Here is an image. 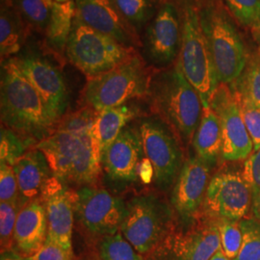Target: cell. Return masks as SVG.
Listing matches in <instances>:
<instances>
[{
    "instance_id": "obj_25",
    "label": "cell",
    "mask_w": 260,
    "mask_h": 260,
    "mask_svg": "<svg viewBox=\"0 0 260 260\" xmlns=\"http://www.w3.org/2000/svg\"><path fill=\"white\" fill-rule=\"evenodd\" d=\"M75 19V0L54 2L45 34L47 46L59 54L65 53Z\"/></svg>"
},
{
    "instance_id": "obj_32",
    "label": "cell",
    "mask_w": 260,
    "mask_h": 260,
    "mask_svg": "<svg viewBox=\"0 0 260 260\" xmlns=\"http://www.w3.org/2000/svg\"><path fill=\"white\" fill-rule=\"evenodd\" d=\"M117 8L133 28L140 27L153 14V0H114Z\"/></svg>"
},
{
    "instance_id": "obj_5",
    "label": "cell",
    "mask_w": 260,
    "mask_h": 260,
    "mask_svg": "<svg viewBox=\"0 0 260 260\" xmlns=\"http://www.w3.org/2000/svg\"><path fill=\"white\" fill-rule=\"evenodd\" d=\"M199 15L218 82L228 85L236 82L249 58L233 20L218 0H207L199 10Z\"/></svg>"
},
{
    "instance_id": "obj_21",
    "label": "cell",
    "mask_w": 260,
    "mask_h": 260,
    "mask_svg": "<svg viewBox=\"0 0 260 260\" xmlns=\"http://www.w3.org/2000/svg\"><path fill=\"white\" fill-rule=\"evenodd\" d=\"M13 168L20 197L26 202L40 198L47 180L52 177L46 155L36 147L20 156Z\"/></svg>"
},
{
    "instance_id": "obj_6",
    "label": "cell",
    "mask_w": 260,
    "mask_h": 260,
    "mask_svg": "<svg viewBox=\"0 0 260 260\" xmlns=\"http://www.w3.org/2000/svg\"><path fill=\"white\" fill-rule=\"evenodd\" d=\"M174 229V211L153 192L134 196L126 203L120 232L142 255L156 250Z\"/></svg>"
},
{
    "instance_id": "obj_34",
    "label": "cell",
    "mask_w": 260,
    "mask_h": 260,
    "mask_svg": "<svg viewBox=\"0 0 260 260\" xmlns=\"http://www.w3.org/2000/svg\"><path fill=\"white\" fill-rule=\"evenodd\" d=\"M234 18L251 29L260 27V0H224Z\"/></svg>"
},
{
    "instance_id": "obj_3",
    "label": "cell",
    "mask_w": 260,
    "mask_h": 260,
    "mask_svg": "<svg viewBox=\"0 0 260 260\" xmlns=\"http://www.w3.org/2000/svg\"><path fill=\"white\" fill-rule=\"evenodd\" d=\"M147 98L150 109L179 141L193 142L202 118L203 103L178 66L153 75Z\"/></svg>"
},
{
    "instance_id": "obj_28",
    "label": "cell",
    "mask_w": 260,
    "mask_h": 260,
    "mask_svg": "<svg viewBox=\"0 0 260 260\" xmlns=\"http://www.w3.org/2000/svg\"><path fill=\"white\" fill-rule=\"evenodd\" d=\"M233 85L240 93L260 108V56L248 59L244 72Z\"/></svg>"
},
{
    "instance_id": "obj_29",
    "label": "cell",
    "mask_w": 260,
    "mask_h": 260,
    "mask_svg": "<svg viewBox=\"0 0 260 260\" xmlns=\"http://www.w3.org/2000/svg\"><path fill=\"white\" fill-rule=\"evenodd\" d=\"M243 242L238 255L233 260H260V220L246 217L240 221Z\"/></svg>"
},
{
    "instance_id": "obj_14",
    "label": "cell",
    "mask_w": 260,
    "mask_h": 260,
    "mask_svg": "<svg viewBox=\"0 0 260 260\" xmlns=\"http://www.w3.org/2000/svg\"><path fill=\"white\" fill-rule=\"evenodd\" d=\"M13 59L42 96L53 120L59 122L69 106V91L60 70L38 54L15 56Z\"/></svg>"
},
{
    "instance_id": "obj_44",
    "label": "cell",
    "mask_w": 260,
    "mask_h": 260,
    "mask_svg": "<svg viewBox=\"0 0 260 260\" xmlns=\"http://www.w3.org/2000/svg\"><path fill=\"white\" fill-rule=\"evenodd\" d=\"M54 2H58V3H65V2H68V1H72V0H53Z\"/></svg>"
},
{
    "instance_id": "obj_20",
    "label": "cell",
    "mask_w": 260,
    "mask_h": 260,
    "mask_svg": "<svg viewBox=\"0 0 260 260\" xmlns=\"http://www.w3.org/2000/svg\"><path fill=\"white\" fill-rule=\"evenodd\" d=\"M47 217L41 198L28 202L18 215L13 238V250L28 257L36 253L47 241Z\"/></svg>"
},
{
    "instance_id": "obj_12",
    "label": "cell",
    "mask_w": 260,
    "mask_h": 260,
    "mask_svg": "<svg viewBox=\"0 0 260 260\" xmlns=\"http://www.w3.org/2000/svg\"><path fill=\"white\" fill-rule=\"evenodd\" d=\"M126 204L98 185L83 186L75 191V216L84 230L95 237L120 232Z\"/></svg>"
},
{
    "instance_id": "obj_40",
    "label": "cell",
    "mask_w": 260,
    "mask_h": 260,
    "mask_svg": "<svg viewBox=\"0 0 260 260\" xmlns=\"http://www.w3.org/2000/svg\"><path fill=\"white\" fill-rule=\"evenodd\" d=\"M0 260H26V257L12 249V250L1 251Z\"/></svg>"
},
{
    "instance_id": "obj_13",
    "label": "cell",
    "mask_w": 260,
    "mask_h": 260,
    "mask_svg": "<svg viewBox=\"0 0 260 260\" xmlns=\"http://www.w3.org/2000/svg\"><path fill=\"white\" fill-rule=\"evenodd\" d=\"M209 106L221 123L222 158L231 162L247 160L253 153V146L242 117L236 87L233 84H219Z\"/></svg>"
},
{
    "instance_id": "obj_30",
    "label": "cell",
    "mask_w": 260,
    "mask_h": 260,
    "mask_svg": "<svg viewBox=\"0 0 260 260\" xmlns=\"http://www.w3.org/2000/svg\"><path fill=\"white\" fill-rule=\"evenodd\" d=\"M21 197L19 201L6 203H0V241L1 251L13 249L14 231L18 215L21 208L27 204Z\"/></svg>"
},
{
    "instance_id": "obj_41",
    "label": "cell",
    "mask_w": 260,
    "mask_h": 260,
    "mask_svg": "<svg viewBox=\"0 0 260 260\" xmlns=\"http://www.w3.org/2000/svg\"><path fill=\"white\" fill-rule=\"evenodd\" d=\"M209 260H232L230 259L223 252V250L220 248L218 251L214 253Z\"/></svg>"
},
{
    "instance_id": "obj_4",
    "label": "cell",
    "mask_w": 260,
    "mask_h": 260,
    "mask_svg": "<svg viewBox=\"0 0 260 260\" xmlns=\"http://www.w3.org/2000/svg\"><path fill=\"white\" fill-rule=\"evenodd\" d=\"M154 74L135 52L110 71L88 78L83 90V103L95 112L147 98Z\"/></svg>"
},
{
    "instance_id": "obj_43",
    "label": "cell",
    "mask_w": 260,
    "mask_h": 260,
    "mask_svg": "<svg viewBox=\"0 0 260 260\" xmlns=\"http://www.w3.org/2000/svg\"><path fill=\"white\" fill-rule=\"evenodd\" d=\"M77 260H102V258L101 257H95V256H93V255H86V256L80 257L79 259Z\"/></svg>"
},
{
    "instance_id": "obj_15",
    "label": "cell",
    "mask_w": 260,
    "mask_h": 260,
    "mask_svg": "<svg viewBox=\"0 0 260 260\" xmlns=\"http://www.w3.org/2000/svg\"><path fill=\"white\" fill-rule=\"evenodd\" d=\"M41 200L47 211V241L53 242L71 253L75 222V191L58 177H50L44 187Z\"/></svg>"
},
{
    "instance_id": "obj_36",
    "label": "cell",
    "mask_w": 260,
    "mask_h": 260,
    "mask_svg": "<svg viewBox=\"0 0 260 260\" xmlns=\"http://www.w3.org/2000/svg\"><path fill=\"white\" fill-rule=\"evenodd\" d=\"M20 198L19 184L13 166L0 163V203L17 202Z\"/></svg>"
},
{
    "instance_id": "obj_11",
    "label": "cell",
    "mask_w": 260,
    "mask_h": 260,
    "mask_svg": "<svg viewBox=\"0 0 260 260\" xmlns=\"http://www.w3.org/2000/svg\"><path fill=\"white\" fill-rule=\"evenodd\" d=\"M251 205L252 192L243 173L222 169L210 178L201 213L215 220L241 221L248 217Z\"/></svg>"
},
{
    "instance_id": "obj_19",
    "label": "cell",
    "mask_w": 260,
    "mask_h": 260,
    "mask_svg": "<svg viewBox=\"0 0 260 260\" xmlns=\"http://www.w3.org/2000/svg\"><path fill=\"white\" fill-rule=\"evenodd\" d=\"M180 35L177 10L165 3L146 31L145 47L150 62L156 66L169 65L177 56Z\"/></svg>"
},
{
    "instance_id": "obj_24",
    "label": "cell",
    "mask_w": 260,
    "mask_h": 260,
    "mask_svg": "<svg viewBox=\"0 0 260 260\" xmlns=\"http://www.w3.org/2000/svg\"><path fill=\"white\" fill-rule=\"evenodd\" d=\"M138 116V108L128 104L98 112L95 129L102 156L119 137L121 131Z\"/></svg>"
},
{
    "instance_id": "obj_22",
    "label": "cell",
    "mask_w": 260,
    "mask_h": 260,
    "mask_svg": "<svg viewBox=\"0 0 260 260\" xmlns=\"http://www.w3.org/2000/svg\"><path fill=\"white\" fill-rule=\"evenodd\" d=\"M196 156L211 167L222 157L223 137L220 120L210 106H203L202 118L193 138Z\"/></svg>"
},
{
    "instance_id": "obj_10",
    "label": "cell",
    "mask_w": 260,
    "mask_h": 260,
    "mask_svg": "<svg viewBox=\"0 0 260 260\" xmlns=\"http://www.w3.org/2000/svg\"><path fill=\"white\" fill-rule=\"evenodd\" d=\"M220 248L217 220L200 213L184 230L174 226L149 255L152 260H209Z\"/></svg>"
},
{
    "instance_id": "obj_37",
    "label": "cell",
    "mask_w": 260,
    "mask_h": 260,
    "mask_svg": "<svg viewBox=\"0 0 260 260\" xmlns=\"http://www.w3.org/2000/svg\"><path fill=\"white\" fill-rule=\"evenodd\" d=\"M243 176L247 183L250 186L251 192L260 189V149L252 153L250 157L244 162Z\"/></svg>"
},
{
    "instance_id": "obj_33",
    "label": "cell",
    "mask_w": 260,
    "mask_h": 260,
    "mask_svg": "<svg viewBox=\"0 0 260 260\" xmlns=\"http://www.w3.org/2000/svg\"><path fill=\"white\" fill-rule=\"evenodd\" d=\"M220 233L221 249L224 254L233 260L239 253L243 242L240 221L217 220Z\"/></svg>"
},
{
    "instance_id": "obj_39",
    "label": "cell",
    "mask_w": 260,
    "mask_h": 260,
    "mask_svg": "<svg viewBox=\"0 0 260 260\" xmlns=\"http://www.w3.org/2000/svg\"><path fill=\"white\" fill-rule=\"evenodd\" d=\"M251 211L253 214V217L260 220V189L252 193Z\"/></svg>"
},
{
    "instance_id": "obj_31",
    "label": "cell",
    "mask_w": 260,
    "mask_h": 260,
    "mask_svg": "<svg viewBox=\"0 0 260 260\" xmlns=\"http://www.w3.org/2000/svg\"><path fill=\"white\" fill-rule=\"evenodd\" d=\"M36 147L16 132L1 126L0 162L14 166L17 160L27 150Z\"/></svg>"
},
{
    "instance_id": "obj_42",
    "label": "cell",
    "mask_w": 260,
    "mask_h": 260,
    "mask_svg": "<svg viewBox=\"0 0 260 260\" xmlns=\"http://www.w3.org/2000/svg\"><path fill=\"white\" fill-rule=\"evenodd\" d=\"M252 33H253V36L255 38V40L257 41L260 47V27L252 29Z\"/></svg>"
},
{
    "instance_id": "obj_38",
    "label": "cell",
    "mask_w": 260,
    "mask_h": 260,
    "mask_svg": "<svg viewBox=\"0 0 260 260\" xmlns=\"http://www.w3.org/2000/svg\"><path fill=\"white\" fill-rule=\"evenodd\" d=\"M26 260H74V253L64 250L55 243L46 241L45 245Z\"/></svg>"
},
{
    "instance_id": "obj_27",
    "label": "cell",
    "mask_w": 260,
    "mask_h": 260,
    "mask_svg": "<svg viewBox=\"0 0 260 260\" xmlns=\"http://www.w3.org/2000/svg\"><path fill=\"white\" fill-rule=\"evenodd\" d=\"M99 252L102 260H144L121 232L102 238Z\"/></svg>"
},
{
    "instance_id": "obj_2",
    "label": "cell",
    "mask_w": 260,
    "mask_h": 260,
    "mask_svg": "<svg viewBox=\"0 0 260 260\" xmlns=\"http://www.w3.org/2000/svg\"><path fill=\"white\" fill-rule=\"evenodd\" d=\"M0 117L1 126L35 146L47 138L58 123L13 58L1 62Z\"/></svg>"
},
{
    "instance_id": "obj_23",
    "label": "cell",
    "mask_w": 260,
    "mask_h": 260,
    "mask_svg": "<svg viewBox=\"0 0 260 260\" xmlns=\"http://www.w3.org/2000/svg\"><path fill=\"white\" fill-rule=\"evenodd\" d=\"M27 23L11 0H1L0 10V55L1 62L17 55L26 39Z\"/></svg>"
},
{
    "instance_id": "obj_16",
    "label": "cell",
    "mask_w": 260,
    "mask_h": 260,
    "mask_svg": "<svg viewBox=\"0 0 260 260\" xmlns=\"http://www.w3.org/2000/svg\"><path fill=\"white\" fill-rule=\"evenodd\" d=\"M211 166L202 159H186L174 184L172 205L184 223L196 220L201 213L207 186L210 181Z\"/></svg>"
},
{
    "instance_id": "obj_17",
    "label": "cell",
    "mask_w": 260,
    "mask_h": 260,
    "mask_svg": "<svg viewBox=\"0 0 260 260\" xmlns=\"http://www.w3.org/2000/svg\"><path fill=\"white\" fill-rule=\"evenodd\" d=\"M144 151L136 125H127L102 156L103 171L116 183H136Z\"/></svg>"
},
{
    "instance_id": "obj_9",
    "label": "cell",
    "mask_w": 260,
    "mask_h": 260,
    "mask_svg": "<svg viewBox=\"0 0 260 260\" xmlns=\"http://www.w3.org/2000/svg\"><path fill=\"white\" fill-rule=\"evenodd\" d=\"M144 156L153 169V182L166 192L175 184L183 166V154L175 132L159 118H141L136 123Z\"/></svg>"
},
{
    "instance_id": "obj_7",
    "label": "cell",
    "mask_w": 260,
    "mask_h": 260,
    "mask_svg": "<svg viewBox=\"0 0 260 260\" xmlns=\"http://www.w3.org/2000/svg\"><path fill=\"white\" fill-rule=\"evenodd\" d=\"M135 52L134 47L86 25L75 17L65 54L73 65L91 78L120 65Z\"/></svg>"
},
{
    "instance_id": "obj_35",
    "label": "cell",
    "mask_w": 260,
    "mask_h": 260,
    "mask_svg": "<svg viewBox=\"0 0 260 260\" xmlns=\"http://www.w3.org/2000/svg\"><path fill=\"white\" fill-rule=\"evenodd\" d=\"M238 93L242 117L251 137L254 153L260 149V108L239 91Z\"/></svg>"
},
{
    "instance_id": "obj_26",
    "label": "cell",
    "mask_w": 260,
    "mask_h": 260,
    "mask_svg": "<svg viewBox=\"0 0 260 260\" xmlns=\"http://www.w3.org/2000/svg\"><path fill=\"white\" fill-rule=\"evenodd\" d=\"M28 26L46 31L53 7V0H11Z\"/></svg>"
},
{
    "instance_id": "obj_8",
    "label": "cell",
    "mask_w": 260,
    "mask_h": 260,
    "mask_svg": "<svg viewBox=\"0 0 260 260\" xmlns=\"http://www.w3.org/2000/svg\"><path fill=\"white\" fill-rule=\"evenodd\" d=\"M177 66L200 94L203 106H209L219 82L211 52L201 26L199 10L191 6L184 11Z\"/></svg>"
},
{
    "instance_id": "obj_18",
    "label": "cell",
    "mask_w": 260,
    "mask_h": 260,
    "mask_svg": "<svg viewBox=\"0 0 260 260\" xmlns=\"http://www.w3.org/2000/svg\"><path fill=\"white\" fill-rule=\"evenodd\" d=\"M75 17L86 25L134 47L139 44L135 28L122 18L114 0H75Z\"/></svg>"
},
{
    "instance_id": "obj_1",
    "label": "cell",
    "mask_w": 260,
    "mask_h": 260,
    "mask_svg": "<svg viewBox=\"0 0 260 260\" xmlns=\"http://www.w3.org/2000/svg\"><path fill=\"white\" fill-rule=\"evenodd\" d=\"M98 112L83 108L66 114L51 134L36 145L47 157L52 176L77 188L96 185L103 173L95 129Z\"/></svg>"
}]
</instances>
